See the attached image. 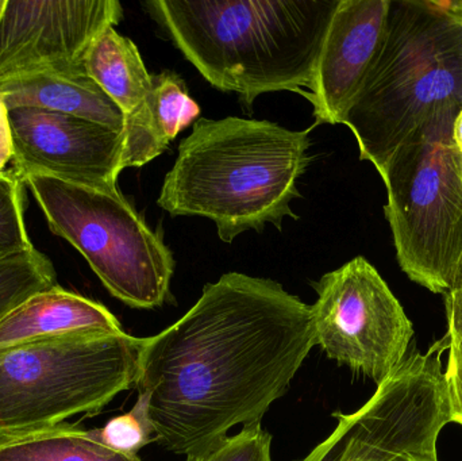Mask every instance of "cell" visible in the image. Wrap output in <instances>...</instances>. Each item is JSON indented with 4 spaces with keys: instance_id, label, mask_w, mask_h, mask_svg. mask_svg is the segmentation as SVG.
Wrapping results in <instances>:
<instances>
[{
    "instance_id": "obj_1",
    "label": "cell",
    "mask_w": 462,
    "mask_h": 461,
    "mask_svg": "<svg viewBox=\"0 0 462 461\" xmlns=\"http://www.w3.org/2000/svg\"><path fill=\"white\" fill-rule=\"evenodd\" d=\"M311 306L272 279L229 272L160 335L145 338L135 382L156 441L191 456L233 428L261 424L314 346Z\"/></svg>"
},
{
    "instance_id": "obj_12",
    "label": "cell",
    "mask_w": 462,
    "mask_h": 461,
    "mask_svg": "<svg viewBox=\"0 0 462 461\" xmlns=\"http://www.w3.org/2000/svg\"><path fill=\"white\" fill-rule=\"evenodd\" d=\"M393 0H339L310 92L317 124H344L384 40Z\"/></svg>"
},
{
    "instance_id": "obj_11",
    "label": "cell",
    "mask_w": 462,
    "mask_h": 461,
    "mask_svg": "<svg viewBox=\"0 0 462 461\" xmlns=\"http://www.w3.org/2000/svg\"><path fill=\"white\" fill-rule=\"evenodd\" d=\"M13 171L22 181L49 176L103 191H119L124 134L105 124L38 110H8Z\"/></svg>"
},
{
    "instance_id": "obj_4",
    "label": "cell",
    "mask_w": 462,
    "mask_h": 461,
    "mask_svg": "<svg viewBox=\"0 0 462 461\" xmlns=\"http://www.w3.org/2000/svg\"><path fill=\"white\" fill-rule=\"evenodd\" d=\"M462 107V24L439 2L393 0L384 40L344 119L382 173L434 114Z\"/></svg>"
},
{
    "instance_id": "obj_18",
    "label": "cell",
    "mask_w": 462,
    "mask_h": 461,
    "mask_svg": "<svg viewBox=\"0 0 462 461\" xmlns=\"http://www.w3.org/2000/svg\"><path fill=\"white\" fill-rule=\"evenodd\" d=\"M57 286L51 260L35 248L0 259V321L24 300Z\"/></svg>"
},
{
    "instance_id": "obj_17",
    "label": "cell",
    "mask_w": 462,
    "mask_h": 461,
    "mask_svg": "<svg viewBox=\"0 0 462 461\" xmlns=\"http://www.w3.org/2000/svg\"><path fill=\"white\" fill-rule=\"evenodd\" d=\"M0 461H141L100 443L94 430L57 425L45 430L0 440Z\"/></svg>"
},
{
    "instance_id": "obj_7",
    "label": "cell",
    "mask_w": 462,
    "mask_h": 461,
    "mask_svg": "<svg viewBox=\"0 0 462 461\" xmlns=\"http://www.w3.org/2000/svg\"><path fill=\"white\" fill-rule=\"evenodd\" d=\"M23 183L51 233L80 252L114 298L146 310L167 302L176 265L172 252L121 191L41 175Z\"/></svg>"
},
{
    "instance_id": "obj_15",
    "label": "cell",
    "mask_w": 462,
    "mask_h": 461,
    "mask_svg": "<svg viewBox=\"0 0 462 461\" xmlns=\"http://www.w3.org/2000/svg\"><path fill=\"white\" fill-rule=\"evenodd\" d=\"M8 110L38 108L105 124L116 132L125 114L87 73L43 72L0 83Z\"/></svg>"
},
{
    "instance_id": "obj_21",
    "label": "cell",
    "mask_w": 462,
    "mask_h": 461,
    "mask_svg": "<svg viewBox=\"0 0 462 461\" xmlns=\"http://www.w3.org/2000/svg\"><path fill=\"white\" fill-rule=\"evenodd\" d=\"M187 461H273L272 436L261 424L247 425L205 452L187 456Z\"/></svg>"
},
{
    "instance_id": "obj_20",
    "label": "cell",
    "mask_w": 462,
    "mask_h": 461,
    "mask_svg": "<svg viewBox=\"0 0 462 461\" xmlns=\"http://www.w3.org/2000/svg\"><path fill=\"white\" fill-rule=\"evenodd\" d=\"M24 183L14 173H0V259L34 248L24 225Z\"/></svg>"
},
{
    "instance_id": "obj_6",
    "label": "cell",
    "mask_w": 462,
    "mask_h": 461,
    "mask_svg": "<svg viewBox=\"0 0 462 461\" xmlns=\"http://www.w3.org/2000/svg\"><path fill=\"white\" fill-rule=\"evenodd\" d=\"M145 338L94 333L51 338L0 355V440L102 410L135 387Z\"/></svg>"
},
{
    "instance_id": "obj_23",
    "label": "cell",
    "mask_w": 462,
    "mask_h": 461,
    "mask_svg": "<svg viewBox=\"0 0 462 461\" xmlns=\"http://www.w3.org/2000/svg\"><path fill=\"white\" fill-rule=\"evenodd\" d=\"M448 332L450 338L462 340V262L449 291L445 294Z\"/></svg>"
},
{
    "instance_id": "obj_22",
    "label": "cell",
    "mask_w": 462,
    "mask_h": 461,
    "mask_svg": "<svg viewBox=\"0 0 462 461\" xmlns=\"http://www.w3.org/2000/svg\"><path fill=\"white\" fill-rule=\"evenodd\" d=\"M449 340L445 379H447L452 421L462 425V340L450 337Z\"/></svg>"
},
{
    "instance_id": "obj_27",
    "label": "cell",
    "mask_w": 462,
    "mask_h": 461,
    "mask_svg": "<svg viewBox=\"0 0 462 461\" xmlns=\"http://www.w3.org/2000/svg\"><path fill=\"white\" fill-rule=\"evenodd\" d=\"M393 461H426V460L415 459V457H410V456H401V457H398V459H395Z\"/></svg>"
},
{
    "instance_id": "obj_28",
    "label": "cell",
    "mask_w": 462,
    "mask_h": 461,
    "mask_svg": "<svg viewBox=\"0 0 462 461\" xmlns=\"http://www.w3.org/2000/svg\"><path fill=\"white\" fill-rule=\"evenodd\" d=\"M5 3H7V0H0V18H2L3 11H5Z\"/></svg>"
},
{
    "instance_id": "obj_13",
    "label": "cell",
    "mask_w": 462,
    "mask_h": 461,
    "mask_svg": "<svg viewBox=\"0 0 462 461\" xmlns=\"http://www.w3.org/2000/svg\"><path fill=\"white\" fill-rule=\"evenodd\" d=\"M122 332L116 317L102 303L54 286L32 295L0 321V355L51 338Z\"/></svg>"
},
{
    "instance_id": "obj_19",
    "label": "cell",
    "mask_w": 462,
    "mask_h": 461,
    "mask_svg": "<svg viewBox=\"0 0 462 461\" xmlns=\"http://www.w3.org/2000/svg\"><path fill=\"white\" fill-rule=\"evenodd\" d=\"M149 402L148 394L138 392L137 402L132 410L114 417L102 429H94L97 440L119 454L137 456L143 447L156 441Z\"/></svg>"
},
{
    "instance_id": "obj_24",
    "label": "cell",
    "mask_w": 462,
    "mask_h": 461,
    "mask_svg": "<svg viewBox=\"0 0 462 461\" xmlns=\"http://www.w3.org/2000/svg\"><path fill=\"white\" fill-rule=\"evenodd\" d=\"M14 157L13 132H11L8 107L0 97V173L5 172V167Z\"/></svg>"
},
{
    "instance_id": "obj_25",
    "label": "cell",
    "mask_w": 462,
    "mask_h": 461,
    "mask_svg": "<svg viewBox=\"0 0 462 461\" xmlns=\"http://www.w3.org/2000/svg\"><path fill=\"white\" fill-rule=\"evenodd\" d=\"M439 5L462 24V0H453V2H444V0L441 2L439 0Z\"/></svg>"
},
{
    "instance_id": "obj_16",
    "label": "cell",
    "mask_w": 462,
    "mask_h": 461,
    "mask_svg": "<svg viewBox=\"0 0 462 461\" xmlns=\"http://www.w3.org/2000/svg\"><path fill=\"white\" fill-rule=\"evenodd\" d=\"M84 68L125 115L132 114L151 89L152 75L137 46L113 26L100 32L89 46Z\"/></svg>"
},
{
    "instance_id": "obj_10",
    "label": "cell",
    "mask_w": 462,
    "mask_h": 461,
    "mask_svg": "<svg viewBox=\"0 0 462 461\" xmlns=\"http://www.w3.org/2000/svg\"><path fill=\"white\" fill-rule=\"evenodd\" d=\"M122 18L116 0H7L0 18V83L35 73H86L89 46Z\"/></svg>"
},
{
    "instance_id": "obj_14",
    "label": "cell",
    "mask_w": 462,
    "mask_h": 461,
    "mask_svg": "<svg viewBox=\"0 0 462 461\" xmlns=\"http://www.w3.org/2000/svg\"><path fill=\"white\" fill-rule=\"evenodd\" d=\"M200 107L187 91L186 83L172 70L152 75L143 102L125 115L122 167L140 168L167 151L179 133L194 124Z\"/></svg>"
},
{
    "instance_id": "obj_9",
    "label": "cell",
    "mask_w": 462,
    "mask_h": 461,
    "mask_svg": "<svg viewBox=\"0 0 462 461\" xmlns=\"http://www.w3.org/2000/svg\"><path fill=\"white\" fill-rule=\"evenodd\" d=\"M315 343L330 359L382 383L406 359L414 327L376 268L355 257L315 283Z\"/></svg>"
},
{
    "instance_id": "obj_3",
    "label": "cell",
    "mask_w": 462,
    "mask_h": 461,
    "mask_svg": "<svg viewBox=\"0 0 462 461\" xmlns=\"http://www.w3.org/2000/svg\"><path fill=\"white\" fill-rule=\"evenodd\" d=\"M310 130L239 116L199 119L179 145L157 205L172 217L211 219L227 244L266 224L282 230L285 218L298 219L291 202L310 164Z\"/></svg>"
},
{
    "instance_id": "obj_2",
    "label": "cell",
    "mask_w": 462,
    "mask_h": 461,
    "mask_svg": "<svg viewBox=\"0 0 462 461\" xmlns=\"http://www.w3.org/2000/svg\"><path fill=\"white\" fill-rule=\"evenodd\" d=\"M339 0H152L148 13L200 75L247 106L304 94Z\"/></svg>"
},
{
    "instance_id": "obj_5",
    "label": "cell",
    "mask_w": 462,
    "mask_h": 461,
    "mask_svg": "<svg viewBox=\"0 0 462 461\" xmlns=\"http://www.w3.org/2000/svg\"><path fill=\"white\" fill-rule=\"evenodd\" d=\"M461 108L434 114L380 173L399 265L434 294L449 291L462 262V154L453 137Z\"/></svg>"
},
{
    "instance_id": "obj_26",
    "label": "cell",
    "mask_w": 462,
    "mask_h": 461,
    "mask_svg": "<svg viewBox=\"0 0 462 461\" xmlns=\"http://www.w3.org/2000/svg\"><path fill=\"white\" fill-rule=\"evenodd\" d=\"M453 137H455L456 143H457L458 149H460L462 154V108L458 111L457 116H456Z\"/></svg>"
},
{
    "instance_id": "obj_8",
    "label": "cell",
    "mask_w": 462,
    "mask_h": 461,
    "mask_svg": "<svg viewBox=\"0 0 462 461\" xmlns=\"http://www.w3.org/2000/svg\"><path fill=\"white\" fill-rule=\"evenodd\" d=\"M447 336L406 357L355 413H334L337 427L301 461H439L437 443L452 421L442 356Z\"/></svg>"
}]
</instances>
